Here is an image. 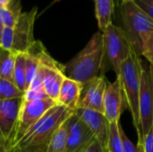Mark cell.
<instances>
[{
	"instance_id": "cell-28",
	"label": "cell",
	"mask_w": 153,
	"mask_h": 152,
	"mask_svg": "<svg viewBox=\"0 0 153 152\" xmlns=\"http://www.w3.org/2000/svg\"><path fill=\"white\" fill-rule=\"evenodd\" d=\"M81 152H108L99 142L96 138H93L92 141Z\"/></svg>"
},
{
	"instance_id": "cell-29",
	"label": "cell",
	"mask_w": 153,
	"mask_h": 152,
	"mask_svg": "<svg viewBox=\"0 0 153 152\" xmlns=\"http://www.w3.org/2000/svg\"><path fill=\"white\" fill-rule=\"evenodd\" d=\"M143 148L144 152H153V124L152 128L144 137Z\"/></svg>"
},
{
	"instance_id": "cell-14",
	"label": "cell",
	"mask_w": 153,
	"mask_h": 152,
	"mask_svg": "<svg viewBox=\"0 0 153 152\" xmlns=\"http://www.w3.org/2000/svg\"><path fill=\"white\" fill-rule=\"evenodd\" d=\"M74 113L84 121L88 127L92 132L94 137L99 141L101 146L108 151V138L109 133V121L106 118L104 114L84 108H77Z\"/></svg>"
},
{
	"instance_id": "cell-4",
	"label": "cell",
	"mask_w": 153,
	"mask_h": 152,
	"mask_svg": "<svg viewBox=\"0 0 153 152\" xmlns=\"http://www.w3.org/2000/svg\"><path fill=\"white\" fill-rule=\"evenodd\" d=\"M123 30L133 48L141 56L143 36L153 31V22L134 0H123L120 4Z\"/></svg>"
},
{
	"instance_id": "cell-24",
	"label": "cell",
	"mask_w": 153,
	"mask_h": 152,
	"mask_svg": "<svg viewBox=\"0 0 153 152\" xmlns=\"http://www.w3.org/2000/svg\"><path fill=\"white\" fill-rule=\"evenodd\" d=\"M143 49L142 56H143L150 64L153 65V31L147 32L142 38Z\"/></svg>"
},
{
	"instance_id": "cell-31",
	"label": "cell",
	"mask_w": 153,
	"mask_h": 152,
	"mask_svg": "<svg viewBox=\"0 0 153 152\" xmlns=\"http://www.w3.org/2000/svg\"><path fill=\"white\" fill-rule=\"evenodd\" d=\"M8 1L9 0H0V6H4V4H6Z\"/></svg>"
},
{
	"instance_id": "cell-23",
	"label": "cell",
	"mask_w": 153,
	"mask_h": 152,
	"mask_svg": "<svg viewBox=\"0 0 153 152\" xmlns=\"http://www.w3.org/2000/svg\"><path fill=\"white\" fill-rule=\"evenodd\" d=\"M24 92L21 91L13 82L0 79V101L19 98L23 96Z\"/></svg>"
},
{
	"instance_id": "cell-15",
	"label": "cell",
	"mask_w": 153,
	"mask_h": 152,
	"mask_svg": "<svg viewBox=\"0 0 153 152\" xmlns=\"http://www.w3.org/2000/svg\"><path fill=\"white\" fill-rule=\"evenodd\" d=\"M82 89V83L65 77L59 91L57 104L62 105L74 112L78 108Z\"/></svg>"
},
{
	"instance_id": "cell-7",
	"label": "cell",
	"mask_w": 153,
	"mask_h": 152,
	"mask_svg": "<svg viewBox=\"0 0 153 152\" xmlns=\"http://www.w3.org/2000/svg\"><path fill=\"white\" fill-rule=\"evenodd\" d=\"M56 105H57V103L48 97L31 101H24L23 99L11 149L15 146L25 134L42 119L48 111Z\"/></svg>"
},
{
	"instance_id": "cell-1",
	"label": "cell",
	"mask_w": 153,
	"mask_h": 152,
	"mask_svg": "<svg viewBox=\"0 0 153 152\" xmlns=\"http://www.w3.org/2000/svg\"><path fill=\"white\" fill-rule=\"evenodd\" d=\"M73 114L69 108L56 105L8 152H47L56 132Z\"/></svg>"
},
{
	"instance_id": "cell-18",
	"label": "cell",
	"mask_w": 153,
	"mask_h": 152,
	"mask_svg": "<svg viewBox=\"0 0 153 152\" xmlns=\"http://www.w3.org/2000/svg\"><path fill=\"white\" fill-rule=\"evenodd\" d=\"M0 13L5 27H13L22 15V0H9L0 6Z\"/></svg>"
},
{
	"instance_id": "cell-9",
	"label": "cell",
	"mask_w": 153,
	"mask_h": 152,
	"mask_svg": "<svg viewBox=\"0 0 153 152\" xmlns=\"http://www.w3.org/2000/svg\"><path fill=\"white\" fill-rule=\"evenodd\" d=\"M23 96L0 101V143L9 151L13 141Z\"/></svg>"
},
{
	"instance_id": "cell-25",
	"label": "cell",
	"mask_w": 153,
	"mask_h": 152,
	"mask_svg": "<svg viewBox=\"0 0 153 152\" xmlns=\"http://www.w3.org/2000/svg\"><path fill=\"white\" fill-rule=\"evenodd\" d=\"M120 135L123 143V152H144L143 148L140 145H134L125 133L122 126H120Z\"/></svg>"
},
{
	"instance_id": "cell-6",
	"label": "cell",
	"mask_w": 153,
	"mask_h": 152,
	"mask_svg": "<svg viewBox=\"0 0 153 152\" xmlns=\"http://www.w3.org/2000/svg\"><path fill=\"white\" fill-rule=\"evenodd\" d=\"M103 35V63L100 75L108 65V68L114 70L117 75L120 72L123 62L128 57L132 46L122 27L111 23Z\"/></svg>"
},
{
	"instance_id": "cell-13",
	"label": "cell",
	"mask_w": 153,
	"mask_h": 152,
	"mask_svg": "<svg viewBox=\"0 0 153 152\" xmlns=\"http://www.w3.org/2000/svg\"><path fill=\"white\" fill-rule=\"evenodd\" d=\"M104 116L109 121L119 122L124 109L125 97L119 76L114 82H108L104 93Z\"/></svg>"
},
{
	"instance_id": "cell-11",
	"label": "cell",
	"mask_w": 153,
	"mask_h": 152,
	"mask_svg": "<svg viewBox=\"0 0 153 152\" xmlns=\"http://www.w3.org/2000/svg\"><path fill=\"white\" fill-rule=\"evenodd\" d=\"M104 75H100L82 84L77 108L91 109L104 114V93L107 86Z\"/></svg>"
},
{
	"instance_id": "cell-16",
	"label": "cell",
	"mask_w": 153,
	"mask_h": 152,
	"mask_svg": "<svg viewBox=\"0 0 153 152\" xmlns=\"http://www.w3.org/2000/svg\"><path fill=\"white\" fill-rule=\"evenodd\" d=\"M46 47L39 40H35V42L30 47L26 53V90L29 89L36 73L39 66L40 60Z\"/></svg>"
},
{
	"instance_id": "cell-3",
	"label": "cell",
	"mask_w": 153,
	"mask_h": 152,
	"mask_svg": "<svg viewBox=\"0 0 153 152\" xmlns=\"http://www.w3.org/2000/svg\"><path fill=\"white\" fill-rule=\"evenodd\" d=\"M143 69V66L142 65L140 56L132 47L128 57L121 65L120 72L117 75L120 78L125 102L126 103L132 115L134 125L137 131V134L140 132L139 97Z\"/></svg>"
},
{
	"instance_id": "cell-33",
	"label": "cell",
	"mask_w": 153,
	"mask_h": 152,
	"mask_svg": "<svg viewBox=\"0 0 153 152\" xmlns=\"http://www.w3.org/2000/svg\"><path fill=\"white\" fill-rule=\"evenodd\" d=\"M117 2H118V3H119V4H120V3H121V2H122V1H123V0H117Z\"/></svg>"
},
{
	"instance_id": "cell-10",
	"label": "cell",
	"mask_w": 153,
	"mask_h": 152,
	"mask_svg": "<svg viewBox=\"0 0 153 152\" xmlns=\"http://www.w3.org/2000/svg\"><path fill=\"white\" fill-rule=\"evenodd\" d=\"M41 62L44 65V81L43 88L47 96L57 103V99L61 86L65 79V65L56 61L47 50L42 55Z\"/></svg>"
},
{
	"instance_id": "cell-26",
	"label": "cell",
	"mask_w": 153,
	"mask_h": 152,
	"mask_svg": "<svg viewBox=\"0 0 153 152\" xmlns=\"http://www.w3.org/2000/svg\"><path fill=\"white\" fill-rule=\"evenodd\" d=\"M47 94L44 90V88H38L35 90H28L23 94L24 101H31L35 99H39L43 98H47Z\"/></svg>"
},
{
	"instance_id": "cell-27",
	"label": "cell",
	"mask_w": 153,
	"mask_h": 152,
	"mask_svg": "<svg viewBox=\"0 0 153 152\" xmlns=\"http://www.w3.org/2000/svg\"><path fill=\"white\" fill-rule=\"evenodd\" d=\"M153 22V0H134Z\"/></svg>"
},
{
	"instance_id": "cell-22",
	"label": "cell",
	"mask_w": 153,
	"mask_h": 152,
	"mask_svg": "<svg viewBox=\"0 0 153 152\" xmlns=\"http://www.w3.org/2000/svg\"><path fill=\"white\" fill-rule=\"evenodd\" d=\"M119 122H112L109 125V133L108 138V152H123V143L120 135Z\"/></svg>"
},
{
	"instance_id": "cell-34",
	"label": "cell",
	"mask_w": 153,
	"mask_h": 152,
	"mask_svg": "<svg viewBox=\"0 0 153 152\" xmlns=\"http://www.w3.org/2000/svg\"><path fill=\"white\" fill-rule=\"evenodd\" d=\"M152 68H153V65H152Z\"/></svg>"
},
{
	"instance_id": "cell-2",
	"label": "cell",
	"mask_w": 153,
	"mask_h": 152,
	"mask_svg": "<svg viewBox=\"0 0 153 152\" xmlns=\"http://www.w3.org/2000/svg\"><path fill=\"white\" fill-rule=\"evenodd\" d=\"M103 63V35L93 34L85 47L65 65L67 78L82 84L100 75Z\"/></svg>"
},
{
	"instance_id": "cell-21",
	"label": "cell",
	"mask_w": 153,
	"mask_h": 152,
	"mask_svg": "<svg viewBox=\"0 0 153 152\" xmlns=\"http://www.w3.org/2000/svg\"><path fill=\"white\" fill-rule=\"evenodd\" d=\"M67 120L52 137L47 152H67Z\"/></svg>"
},
{
	"instance_id": "cell-8",
	"label": "cell",
	"mask_w": 153,
	"mask_h": 152,
	"mask_svg": "<svg viewBox=\"0 0 153 152\" xmlns=\"http://www.w3.org/2000/svg\"><path fill=\"white\" fill-rule=\"evenodd\" d=\"M140 132L138 133V143L143 147V140L153 124V68L150 65L148 68L143 67L142 74L141 90L139 97Z\"/></svg>"
},
{
	"instance_id": "cell-30",
	"label": "cell",
	"mask_w": 153,
	"mask_h": 152,
	"mask_svg": "<svg viewBox=\"0 0 153 152\" xmlns=\"http://www.w3.org/2000/svg\"><path fill=\"white\" fill-rule=\"evenodd\" d=\"M4 28V22H3L2 16L0 13V45H1V39H2V34H3Z\"/></svg>"
},
{
	"instance_id": "cell-17",
	"label": "cell",
	"mask_w": 153,
	"mask_h": 152,
	"mask_svg": "<svg viewBox=\"0 0 153 152\" xmlns=\"http://www.w3.org/2000/svg\"><path fill=\"white\" fill-rule=\"evenodd\" d=\"M95 16L98 21L100 31L104 32L106 29L113 23L115 10V0H94Z\"/></svg>"
},
{
	"instance_id": "cell-19",
	"label": "cell",
	"mask_w": 153,
	"mask_h": 152,
	"mask_svg": "<svg viewBox=\"0 0 153 152\" xmlns=\"http://www.w3.org/2000/svg\"><path fill=\"white\" fill-rule=\"evenodd\" d=\"M26 53H17L15 56L13 82L22 92L26 91Z\"/></svg>"
},
{
	"instance_id": "cell-12",
	"label": "cell",
	"mask_w": 153,
	"mask_h": 152,
	"mask_svg": "<svg viewBox=\"0 0 153 152\" xmlns=\"http://www.w3.org/2000/svg\"><path fill=\"white\" fill-rule=\"evenodd\" d=\"M93 138L88 125L74 112L67 120V152H81Z\"/></svg>"
},
{
	"instance_id": "cell-32",
	"label": "cell",
	"mask_w": 153,
	"mask_h": 152,
	"mask_svg": "<svg viewBox=\"0 0 153 152\" xmlns=\"http://www.w3.org/2000/svg\"><path fill=\"white\" fill-rule=\"evenodd\" d=\"M0 152H8L3 146H2V144L0 143Z\"/></svg>"
},
{
	"instance_id": "cell-20",
	"label": "cell",
	"mask_w": 153,
	"mask_h": 152,
	"mask_svg": "<svg viewBox=\"0 0 153 152\" xmlns=\"http://www.w3.org/2000/svg\"><path fill=\"white\" fill-rule=\"evenodd\" d=\"M15 56V53L0 48V79L13 82Z\"/></svg>"
},
{
	"instance_id": "cell-5",
	"label": "cell",
	"mask_w": 153,
	"mask_h": 152,
	"mask_svg": "<svg viewBox=\"0 0 153 152\" xmlns=\"http://www.w3.org/2000/svg\"><path fill=\"white\" fill-rule=\"evenodd\" d=\"M38 8L34 6L30 11L22 13L13 27L4 28L0 48L13 53H25L35 42L33 28Z\"/></svg>"
}]
</instances>
